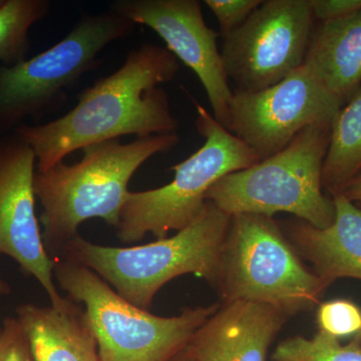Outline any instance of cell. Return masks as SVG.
<instances>
[{
    "label": "cell",
    "mask_w": 361,
    "mask_h": 361,
    "mask_svg": "<svg viewBox=\"0 0 361 361\" xmlns=\"http://www.w3.org/2000/svg\"><path fill=\"white\" fill-rule=\"evenodd\" d=\"M180 63L166 47L144 44L126 56L111 75L82 90L66 115L39 125H23L13 134L26 142L42 172L97 142L177 133L179 121L161 85L172 82Z\"/></svg>",
    "instance_id": "1"
},
{
    "label": "cell",
    "mask_w": 361,
    "mask_h": 361,
    "mask_svg": "<svg viewBox=\"0 0 361 361\" xmlns=\"http://www.w3.org/2000/svg\"><path fill=\"white\" fill-rule=\"evenodd\" d=\"M178 133L97 142L82 149V160L59 161L35 171V193L42 206V240L49 257L58 258L63 246L78 236V227L99 218L116 229L135 173L152 157L172 151Z\"/></svg>",
    "instance_id": "2"
},
{
    "label": "cell",
    "mask_w": 361,
    "mask_h": 361,
    "mask_svg": "<svg viewBox=\"0 0 361 361\" xmlns=\"http://www.w3.org/2000/svg\"><path fill=\"white\" fill-rule=\"evenodd\" d=\"M230 219L207 201L200 215L173 236L144 245L114 247L92 243L78 234L58 258L85 266L123 299L149 310L158 291L182 275L194 274L216 288Z\"/></svg>",
    "instance_id": "3"
},
{
    "label": "cell",
    "mask_w": 361,
    "mask_h": 361,
    "mask_svg": "<svg viewBox=\"0 0 361 361\" xmlns=\"http://www.w3.org/2000/svg\"><path fill=\"white\" fill-rule=\"evenodd\" d=\"M331 126H310L275 155L226 175L209 190L207 200L230 216L288 213L318 229L329 228L336 205L323 193L322 167Z\"/></svg>",
    "instance_id": "4"
},
{
    "label": "cell",
    "mask_w": 361,
    "mask_h": 361,
    "mask_svg": "<svg viewBox=\"0 0 361 361\" xmlns=\"http://www.w3.org/2000/svg\"><path fill=\"white\" fill-rule=\"evenodd\" d=\"M56 284L89 317L102 361H172L220 304L164 317L137 307L84 265L54 259Z\"/></svg>",
    "instance_id": "5"
},
{
    "label": "cell",
    "mask_w": 361,
    "mask_h": 361,
    "mask_svg": "<svg viewBox=\"0 0 361 361\" xmlns=\"http://www.w3.org/2000/svg\"><path fill=\"white\" fill-rule=\"evenodd\" d=\"M327 287L303 264L273 217L231 216L216 286L223 302L265 303L291 317L318 305Z\"/></svg>",
    "instance_id": "6"
},
{
    "label": "cell",
    "mask_w": 361,
    "mask_h": 361,
    "mask_svg": "<svg viewBox=\"0 0 361 361\" xmlns=\"http://www.w3.org/2000/svg\"><path fill=\"white\" fill-rule=\"evenodd\" d=\"M196 127L205 139L203 146L186 160L172 166L174 179L165 186L129 192L120 214L116 237L122 243L157 239L184 229L207 204V194L220 179L260 161L238 137L225 129L196 99Z\"/></svg>",
    "instance_id": "7"
},
{
    "label": "cell",
    "mask_w": 361,
    "mask_h": 361,
    "mask_svg": "<svg viewBox=\"0 0 361 361\" xmlns=\"http://www.w3.org/2000/svg\"><path fill=\"white\" fill-rule=\"evenodd\" d=\"M135 28L111 9L82 13L58 44L18 65H0V133L18 129L27 118L39 122L61 109L68 102L66 90L97 70L101 52Z\"/></svg>",
    "instance_id": "8"
},
{
    "label": "cell",
    "mask_w": 361,
    "mask_h": 361,
    "mask_svg": "<svg viewBox=\"0 0 361 361\" xmlns=\"http://www.w3.org/2000/svg\"><path fill=\"white\" fill-rule=\"evenodd\" d=\"M315 18L310 0H263L223 39V63L235 92L272 87L305 61Z\"/></svg>",
    "instance_id": "9"
},
{
    "label": "cell",
    "mask_w": 361,
    "mask_h": 361,
    "mask_svg": "<svg viewBox=\"0 0 361 361\" xmlns=\"http://www.w3.org/2000/svg\"><path fill=\"white\" fill-rule=\"evenodd\" d=\"M343 106L302 65L259 92H233L226 130L262 161L286 148L306 128L332 125Z\"/></svg>",
    "instance_id": "10"
},
{
    "label": "cell",
    "mask_w": 361,
    "mask_h": 361,
    "mask_svg": "<svg viewBox=\"0 0 361 361\" xmlns=\"http://www.w3.org/2000/svg\"><path fill=\"white\" fill-rule=\"evenodd\" d=\"M35 171L37 157L26 142L14 134L0 141V254L37 279L52 307L65 310L71 300L58 290L35 215Z\"/></svg>",
    "instance_id": "11"
},
{
    "label": "cell",
    "mask_w": 361,
    "mask_h": 361,
    "mask_svg": "<svg viewBox=\"0 0 361 361\" xmlns=\"http://www.w3.org/2000/svg\"><path fill=\"white\" fill-rule=\"evenodd\" d=\"M135 25L153 30L167 49L196 73L213 116L226 129L233 96L218 49L219 33L206 25L198 0H116L109 6Z\"/></svg>",
    "instance_id": "12"
},
{
    "label": "cell",
    "mask_w": 361,
    "mask_h": 361,
    "mask_svg": "<svg viewBox=\"0 0 361 361\" xmlns=\"http://www.w3.org/2000/svg\"><path fill=\"white\" fill-rule=\"evenodd\" d=\"M289 317L268 304H220L188 344L193 361H267L271 344Z\"/></svg>",
    "instance_id": "13"
},
{
    "label": "cell",
    "mask_w": 361,
    "mask_h": 361,
    "mask_svg": "<svg viewBox=\"0 0 361 361\" xmlns=\"http://www.w3.org/2000/svg\"><path fill=\"white\" fill-rule=\"evenodd\" d=\"M332 198L336 219L329 228L299 221L289 231L292 245L327 286L341 278L361 280V207L341 194Z\"/></svg>",
    "instance_id": "14"
},
{
    "label": "cell",
    "mask_w": 361,
    "mask_h": 361,
    "mask_svg": "<svg viewBox=\"0 0 361 361\" xmlns=\"http://www.w3.org/2000/svg\"><path fill=\"white\" fill-rule=\"evenodd\" d=\"M16 312L35 361H102L94 330L80 304L71 300L65 310L21 304Z\"/></svg>",
    "instance_id": "15"
},
{
    "label": "cell",
    "mask_w": 361,
    "mask_h": 361,
    "mask_svg": "<svg viewBox=\"0 0 361 361\" xmlns=\"http://www.w3.org/2000/svg\"><path fill=\"white\" fill-rule=\"evenodd\" d=\"M304 66L342 102L361 85V9L314 26Z\"/></svg>",
    "instance_id": "16"
},
{
    "label": "cell",
    "mask_w": 361,
    "mask_h": 361,
    "mask_svg": "<svg viewBox=\"0 0 361 361\" xmlns=\"http://www.w3.org/2000/svg\"><path fill=\"white\" fill-rule=\"evenodd\" d=\"M360 173L361 85L332 123L329 146L323 161V189L330 197L336 196Z\"/></svg>",
    "instance_id": "17"
},
{
    "label": "cell",
    "mask_w": 361,
    "mask_h": 361,
    "mask_svg": "<svg viewBox=\"0 0 361 361\" xmlns=\"http://www.w3.org/2000/svg\"><path fill=\"white\" fill-rule=\"evenodd\" d=\"M51 11L49 0H4L0 7V65L25 61L30 49V30Z\"/></svg>",
    "instance_id": "18"
},
{
    "label": "cell",
    "mask_w": 361,
    "mask_h": 361,
    "mask_svg": "<svg viewBox=\"0 0 361 361\" xmlns=\"http://www.w3.org/2000/svg\"><path fill=\"white\" fill-rule=\"evenodd\" d=\"M273 361H361V336L348 344L318 331L311 338L293 336L275 348Z\"/></svg>",
    "instance_id": "19"
},
{
    "label": "cell",
    "mask_w": 361,
    "mask_h": 361,
    "mask_svg": "<svg viewBox=\"0 0 361 361\" xmlns=\"http://www.w3.org/2000/svg\"><path fill=\"white\" fill-rule=\"evenodd\" d=\"M318 331L339 339L361 336V308L348 299H334L318 304Z\"/></svg>",
    "instance_id": "20"
},
{
    "label": "cell",
    "mask_w": 361,
    "mask_h": 361,
    "mask_svg": "<svg viewBox=\"0 0 361 361\" xmlns=\"http://www.w3.org/2000/svg\"><path fill=\"white\" fill-rule=\"evenodd\" d=\"M263 0H205L204 4L212 11L219 23L223 39L243 25Z\"/></svg>",
    "instance_id": "21"
},
{
    "label": "cell",
    "mask_w": 361,
    "mask_h": 361,
    "mask_svg": "<svg viewBox=\"0 0 361 361\" xmlns=\"http://www.w3.org/2000/svg\"><path fill=\"white\" fill-rule=\"evenodd\" d=\"M0 361H35L30 343L16 317H7L1 323Z\"/></svg>",
    "instance_id": "22"
},
{
    "label": "cell",
    "mask_w": 361,
    "mask_h": 361,
    "mask_svg": "<svg viewBox=\"0 0 361 361\" xmlns=\"http://www.w3.org/2000/svg\"><path fill=\"white\" fill-rule=\"evenodd\" d=\"M315 20H341L361 9V0H310Z\"/></svg>",
    "instance_id": "23"
},
{
    "label": "cell",
    "mask_w": 361,
    "mask_h": 361,
    "mask_svg": "<svg viewBox=\"0 0 361 361\" xmlns=\"http://www.w3.org/2000/svg\"><path fill=\"white\" fill-rule=\"evenodd\" d=\"M341 194L353 203H361V173L344 188Z\"/></svg>",
    "instance_id": "24"
},
{
    "label": "cell",
    "mask_w": 361,
    "mask_h": 361,
    "mask_svg": "<svg viewBox=\"0 0 361 361\" xmlns=\"http://www.w3.org/2000/svg\"><path fill=\"white\" fill-rule=\"evenodd\" d=\"M11 292V285L7 283L6 280L0 277V297L9 295Z\"/></svg>",
    "instance_id": "25"
},
{
    "label": "cell",
    "mask_w": 361,
    "mask_h": 361,
    "mask_svg": "<svg viewBox=\"0 0 361 361\" xmlns=\"http://www.w3.org/2000/svg\"><path fill=\"white\" fill-rule=\"evenodd\" d=\"M172 361H193L192 360L191 356L188 353L187 348L183 350L179 355L176 356L174 360Z\"/></svg>",
    "instance_id": "26"
},
{
    "label": "cell",
    "mask_w": 361,
    "mask_h": 361,
    "mask_svg": "<svg viewBox=\"0 0 361 361\" xmlns=\"http://www.w3.org/2000/svg\"><path fill=\"white\" fill-rule=\"evenodd\" d=\"M1 330H2V326H1V323H0V336H1Z\"/></svg>",
    "instance_id": "27"
},
{
    "label": "cell",
    "mask_w": 361,
    "mask_h": 361,
    "mask_svg": "<svg viewBox=\"0 0 361 361\" xmlns=\"http://www.w3.org/2000/svg\"><path fill=\"white\" fill-rule=\"evenodd\" d=\"M357 205L361 207V203H358Z\"/></svg>",
    "instance_id": "28"
}]
</instances>
